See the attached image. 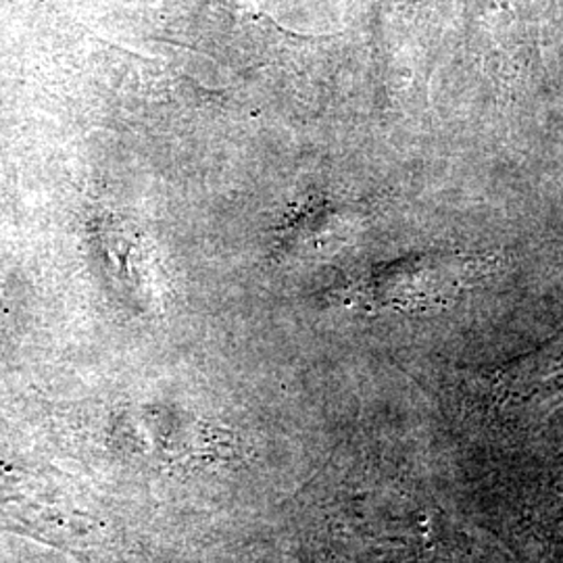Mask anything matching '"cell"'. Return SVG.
I'll return each mask as SVG.
<instances>
[{"mask_svg":"<svg viewBox=\"0 0 563 563\" xmlns=\"http://www.w3.org/2000/svg\"><path fill=\"white\" fill-rule=\"evenodd\" d=\"M362 223L360 211L332 201L309 202L286 228V249L313 257L328 255L349 241Z\"/></svg>","mask_w":563,"mask_h":563,"instance_id":"obj_5","label":"cell"},{"mask_svg":"<svg viewBox=\"0 0 563 563\" xmlns=\"http://www.w3.org/2000/svg\"><path fill=\"white\" fill-rule=\"evenodd\" d=\"M457 395L465 420L493 439L541 430L563 409V325L541 346L511 362L465 369Z\"/></svg>","mask_w":563,"mask_h":563,"instance_id":"obj_2","label":"cell"},{"mask_svg":"<svg viewBox=\"0 0 563 563\" xmlns=\"http://www.w3.org/2000/svg\"><path fill=\"white\" fill-rule=\"evenodd\" d=\"M499 263L497 253H423L374 265L351 282L344 292L363 307L426 309L453 301L490 276Z\"/></svg>","mask_w":563,"mask_h":563,"instance_id":"obj_3","label":"cell"},{"mask_svg":"<svg viewBox=\"0 0 563 563\" xmlns=\"http://www.w3.org/2000/svg\"><path fill=\"white\" fill-rule=\"evenodd\" d=\"M351 476L328 488L311 520L318 563H474V541L423 486Z\"/></svg>","mask_w":563,"mask_h":563,"instance_id":"obj_1","label":"cell"},{"mask_svg":"<svg viewBox=\"0 0 563 563\" xmlns=\"http://www.w3.org/2000/svg\"><path fill=\"white\" fill-rule=\"evenodd\" d=\"M514 528L528 563H563V465L523 484Z\"/></svg>","mask_w":563,"mask_h":563,"instance_id":"obj_4","label":"cell"}]
</instances>
